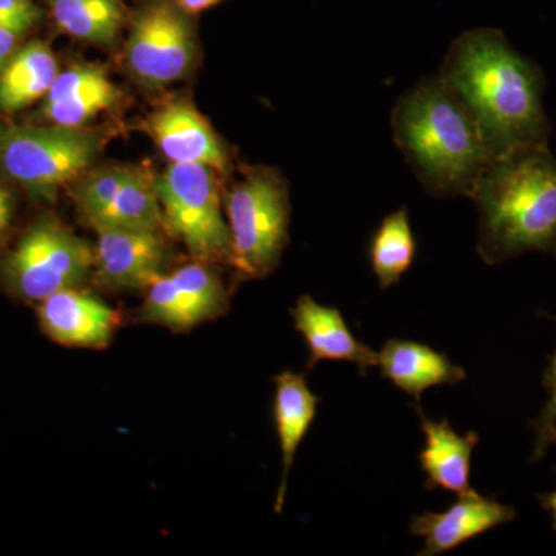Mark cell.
<instances>
[{"mask_svg":"<svg viewBox=\"0 0 556 556\" xmlns=\"http://www.w3.org/2000/svg\"><path fill=\"white\" fill-rule=\"evenodd\" d=\"M438 76L470 112L490 160L548 149L543 76L500 30L463 33Z\"/></svg>","mask_w":556,"mask_h":556,"instance_id":"obj_1","label":"cell"},{"mask_svg":"<svg viewBox=\"0 0 556 556\" xmlns=\"http://www.w3.org/2000/svg\"><path fill=\"white\" fill-rule=\"evenodd\" d=\"M394 142L430 195L468 197L489 152L466 105L439 76L405 91L391 113Z\"/></svg>","mask_w":556,"mask_h":556,"instance_id":"obj_2","label":"cell"},{"mask_svg":"<svg viewBox=\"0 0 556 556\" xmlns=\"http://www.w3.org/2000/svg\"><path fill=\"white\" fill-rule=\"evenodd\" d=\"M470 199L479 212L478 254L500 265L556 248V159L533 149L492 161Z\"/></svg>","mask_w":556,"mask_h":556,"instance_id":"obj_3","label":"cell"},{"mask_svg":"<svg viewBox=\"0 0 556 556\" xmlns=\"http://www.w3.org/2000/svg\"><path fill=\"white\" fill-rule=\"evenodd\" d=\"M100 148V135L80 127L0 126V167L36 195H51L79 177Z\"/></svg>","mask_w":556,"mask_h":556,"instance_id":"obj_4","label":"cell"},{"mask_svg":"<svg viewBox=\"0 0 556 556\" xmlns=\"http://www.w3.org/2000/svg\"><path fill=\"white\" fill-rule=\"evenodd\" d=\"M226 215L232 265L244 276L270 273L288 240V190L281 178L268 169L249 172L230 190Z\"/></svg>","mask_w":556,"mask_h":556,"instance_id":"obj_5","label":"cell"},{"mask_svg":"<svg viewBox=\"0 0 556 556\" xmlns=\"http://www.w3.org/2000/svg\"><path fill=\"white\" fill-rule=\"evenodd\" d=\"M163 223L200 262L230 260L232 244L214 169L172 163L155 178Z\"/></svg>","mask_w":556,"mask_h":556,"instance_id":"obj_6","label":"cell"},{"mask_svg":"<svg viewBox=\"0 0 556 556\" xmlns=\"http://www.w3.org/2000/svg\"><path fill=\"white\" fill-rule=\"evenodd\" d=\"M94 266L87 241L53 222L33 226L5 262V278L14 294L28 302L78 288Z\"/></svg>","mask_w":556,"mask_h":556,"instance_id":"obj_7","label":"cell"},{"mask_svg":"<svg viewBox=\"0 0 556 556\" xmlns=\"http://www.w3.org/2000/svg\"><path fill=\"white\" fill-rule=\"evenodd\" d=\"M126 53L131 72L148 86H166L181 78L195 53L182 11L166 2L142 10L131 25Z\"/></svg>","mask_w":556,"mask_h":556,"instance_id":"obj_8","label":"cell"},{"mask_svg":"<svg viewBox=\"0 0 556 556\" xmlns=\"http://www.w3.org/2000/svg\"><path fill=\"white\" fill-rule=\"evenodd\" d=\"M226 306L222 281L201 263L160 276L148 287L141 317L174 329H189L217 317Z\"/></svg>","mask_w":556,"mask_h":556,"instance_id":"obj_9","label":"cell"},{"mask_svg":"<svg viewBox=\"0 0 556 556\" xmlns=\"http://www.w3.org/2000/svg\"><path fill=\"white\" fill-rule=\"evenodd\" d=\"M94 266L113 288H148L163 276L167 251L159 229H97Z\"/></svg>","mask_w":556,"mask_h":556,"instance_id":"obj_10","label":"cell"},{"mask_svg":"<svg viewBox=\"0 0 556 556\" xmlns=\"http://www.w3.org/2000/svg\"><path fill=\"white\" fill-rule=\"evenodd\" d=\"M515 515L514 508L470 490L459 495V500L445 511H427L413 518L409 533L424 540L419 555H441L495 527L508 525Z\"/></svg>","mask_w":556,"mask_h":556,"instance_id":"obj_11","label":"cell"},{"mask_svg":"<svg viewBox=\"0 0 556 556\" xmlns=\"http://www.w3.org/2000/svg\"><path fill=\"white\" fill-rule=\"evenodd\" d=\"M38 318L53 342L75 348L108 346L119 324L115 309L78 288L64 289L39 302Z\"/></svg>","mask_w":556,"mask_h":556,"instance_id":"obj_12","label":"cell"},{"mask_svg":"<svg viewBox=\"0 0 556 556\" xmlns=\"http://www.w3.org/2000/svg\"><path fill=\"white\" fill-rule=\"evenodd\" d=\"M150 137L170 163L203 164L217 172L229 167L228 155L207 121L186 102L164 105L146 123Z\"/></svg>","mask_w":556,"mask_h":556,"instance_id":"obj_13","label":"cell"},{"mask_svg":"<svg viewBox=\"0 0 556 556\" xmlns=\"http://www.w3.org/2000/svg\"><path fill=\"white\" fill-rule=\"evenodd\" d=\"M292 317L308 345V368L320 361L351 362L365 376L368 368L378 367L379 354L351 332L338 308L320 305L309 295H302L292 309Z\"/></svg>","mask_w":556,"mask_h":556,"instance_id":"obj_14","label":"cell"},{"mask_svg":"<svg viewBox=\"0 0 556 556\" xmlns=\"http://www.w3.org/2000/svg\"><path fill=\"white\" fill-rule=\"evenodd\" d=\"M426 447L419 455L420 470L427 477L428 490H447L464 495L470 492L471 456L479 438L475 431L459 434L447 419L433 420L417 407Z\"/></svg>","mask_w":556,"mask_h":556,"instance_id":"obj_15","label":"cell"},{"mask_svg":"<svg viewBox=\"0 0 556 556\" xmlns=\"http://www.w3.org/2000/svg\"><path fill=\"white\" fill-rule=\"evenodd\" d=\"M378 354L383 378L416 402L430 388L456 386L467 378L466 371L445 354L413 340H388Z\"/></svg>","mask_w":556,"mask_h":556,"instance_id":"obj_16","label":"cell"},{"mask_svg":"<svg viewBox=\"0 0 556 556\" xmlns=\"http://www.w3.org/2000/svg\"><path fill=\"white\" fill-rule=\"evenodd\" d=\"M320 399L311 391L302 375L285 371L276 376V396H274V419H276L278 444H280L283 475L278 486L276 511L280 514L287 497L288 475L300 444L308 433Z\"/></svg>","mask_w":556,"mask_h":556,"instance_id":"obj_17","label":"cell"},{"mask_svg":"<svg viewBox=\"0 0 556 556\" xmlns=\"http://www.w3.org/2000/svg\"><path fill=\"white\" fill-rule=\"evenodd\" d=\"M58 76L50 47L31 42L10 58L0 73V110L16 112L47 97Z\"/></svg>","mask_w":556,"mask_h":556,"instance_id":"obj_18","label":"cell"},{"mask_svg":"<svg viewBox=\"0 0 556 556\" xmlns=\"http://www.w3.org/2000/svg\"><path fill=\"white\" fill-rule=\"evenodd\" d=\"M87 223L94 230L159 229L163 225V212L156 193L155 177L149 170L135 167L134 174L124 182L112 203Z\"/></svg>","mask_w":556,"mask_h":556,"instance_id":"obj_19","label":"cell"},{"mask_svg":"<svg viewBox=\"0 0 556 556\" xmlns=\"http://www.w3.org/2000/svg\"><path fill=\"white\" fill-rule=\"evenodd\" d=\"M51 16L61 31L108 46L126 20L123 0H50Z\"/></svg>","mask_w":556,"mask_h":556,"instance_id":"obj_20","label":"cell"},{"mask_svg":"<svg viewBox=\"0 0 556 556\" xmlns=\"http://www.w3.org/2000/svg\"><path fill=\"white\" fill-rule=\"evenodd\" d=\"M415 254L416 241L407 208L391 212L380 223L369 247V262L379 287L388 289L397 285L412 266Z\"/></svg>","mask_w":556,"mask_h":556,"instance_id":"obj_21","label":"cell"},{"mask_svg":"<svg viewBox=\"0 0 556 556\" xmlns=\"http://www.w3.org/2000/svg\"><path fill=\"white\" fill-rule=\"evenodd\" d=\"M118 89L110 80L105 86L76 94V97L46 101L43 116L54 126L80 127L105 110L112 109L118 102Z\"/></svg>","mask_w":556,"mask_h":556,"instance_id":"obj_22","label":"cell"},{"mask_svg":"<svg viewBox=\"0 0 556 556\" xmlns=\"http://www.w3.org/2000/svg\"><path fill=\"white\" fill-rule=\"evenodd\" d=\"M135 167L115 166L108 169L97 172L89 179L84 181L78 190V204L80 214L84 218L89 219L97 217L100 212L112 203L116 193L123 188L134 174Z\"/></svg>","mask_w":556,"mask_h":556,"instance_id":"obj_23","label":"cell"},{"mask_svg":"<svg viewBox=\"0 0 556 556\" xmlns=\"http://www.w3.org/2000/svg\"><path fill=\"white\" fill-rule=\"evenodd\" d=\"M110 79L104 68L98 65H76V67L58 73L53 86L47 93L46 101H60L65 98L86 93L98 87L105 86Z\"/></svg>","mask_w":556,"mask_h":556,"instance_id":"obj_24","label":"cell"},{"mask_svg":"<svg viewBox=\"0 0 556 556\" xmlns=\"http://www.w3.org/2000/svg\"><path fill=\"white\" fill-rule=\"evenodd\" d=\"M544 386L548 391V401L535 422V447H533L535 460L543 457L551 445H556V353L544 375Z\"/></svg>","mask_w":556,"mask_h":556,"instance_id":"obj_25","label":"cell"},{"mask_svg":"<svg viewBox=\"0 0 556 556\" xmlns=\"http://www.w3.org/2000/svg\"><path fill=\"white\" fill-rule=\"evenodd\" d=\"M40 17V10L31 0H0V27L22 33L33 27Z\"/></svg>","mask_w":556,"mask_h":556,"instance_id":"obj_26","label":"cell"},{"mask_svg":"<svg viewBox=\"0 0 556 556\" xmlns=\"http://www.w3.org/2000/svg\"><path fill=\"white\" fill-rule=\"evenodd\" d=\"M17 38H20V36H17L16 33L0 27V70L5 67L11 54H13Z\"/></svg>","mask_w":556,"mask_h":556,"instance_id":"obj_27","label":"cell"},{"mask_svg":"<svg viewBox=\"0 0 556 556\" xmlns=\"http://www.w3.org/2000/svg\"><path fill=\"white\" fill-rule=\"evenodd\" d=\"M219 2H223V0H177V5L182 13L199 14L201 11L212 9Z\"/></svg>","mask_w":556,"mask_h":556,"instance_id":"obj_28","label":"cell"},{"mask_svg":"<svg viewBox=\"0 0 556 556\" xmlns=\"http://www.w3.org/2000/svg\"><path fill=\"white\" fill-rule=\"evenodd\" d=\"M11 222V200L9 193L0 188V233L5 232Z\"/></svg>","mask_w":556,"mask_h":556,"instance_id":"obj_29","label":"cell"},{"mask_svg":"<svg viewBox=\"0 0 556 556\" xmlns=\"http://www.w3.org/2000/svg\"><path fill=\"white\" fill-rule=\"evenodd\" d=\"M541 501H543L544 508H547V510L551 511L552 518H554V527L556 529V490L548 493V495L541 497Z\"/></svg>","mask_w":556,"mask_h":556,"instance_id":"obj_30","label":"cell"},{"mask_svg":"<svg viewBox=\"0 0 556 556\" xmlns=\"http://www.w3.org/2000/svg\"><path fill=\"white\" fill-rule=\"evenodd\" d=\"M554 252H555V254H556V248H555V251H554Z\"/></svg>","mask_w":556,"mask_h":556,"instance_id":"obj_31","label":"cell"}]
</instances>
